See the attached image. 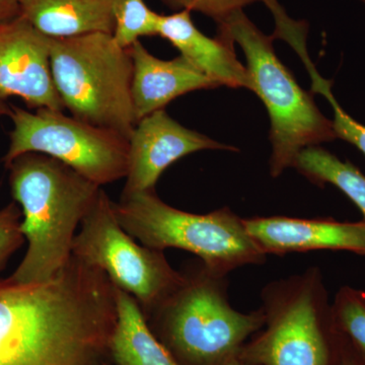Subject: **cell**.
I'll return each instance as SVG.
<instances>
[{
  "label": "cell",
  "mask_w": 365,
  "mask_h": 365,
  "mask_svg": "<svg viewBox=\"0 0 365 365\" xmlns=\"http://www.w3.org/2000/svg\"><path fill=\"white\" fill-rule=\"evenodd\" d=\"M114 287L72 255L52 279L0 281V365H108Z\"/></svg>",
  "instance_id": "6da1fadb"
},
{
  "label": "cell",
  "mask_w": 365,
  "mask_h": 365,
  "mask_svg": "<svg viewBox=\"0 0 365 365\" xmlns=\"http://www.w3.org/2000/svg\"><path fill=\"white\" fill-rule=\"evenodd\" d=\"M21 230L28 242L23 261L9 279L41 283L52 279L72 256L76 228L90 212L102 187L55 158L29 153L7 165Z\"/></svg>",
  "instance_id": "7a4b0ae2"
},
{
  "label": "cell",
  "mask_w": 365,
  "mask_h": 365,
  "mask_svg": "<svg viewBox=\"0 0 365 365\" xmlns=\"http://www.w3.org/2000/svg\"><path fill=\"white\" fill-rule=\"evenodd\" d=\"M148 318L158 339L179 365H227L261 330L263 309L241 313L228 299L227 276L201 262Z\"/></svg>",
  "instance_id": "3957f363"
},
{
  "label": "cell",
  "mask_w": 365,
  "mask_h": 365,
  "mask_svg": "<svg viewBox=\"0 0 365 365\" xmlns=\"http://www.w3.org/2000/svg\"><path fill=\"white\" fill-rule=\"evenodd\" d=\"M220 39L237 44L246 55L252 91L267 109L271 121L272 155L270 174L277 178L302 150L329 143L336 137L333 123L324 116L314 98L274 51V36L259 30L244 11H237L217 23Z\"/></svg>",
  "instance_id": "277c9868"
},
{
  "label": "cell",
  "mask_w": 365,
  "mask_h": 365,
  "mask_svg": "<svg viewBox=\"0 0 365 365\" xmlns=\"http://www.w3.org/2000/svg\"><path fill=\"white\" fill-rule=\"evenodd\" d=\"M263 328L237 355L242 365H335L337 341L318 267L272 281L262 290Z\"/></svg>",
  "instance_id": "5b68a950"
},
{
  "label": "cell",
  "mask_w": 365,
  "mask_h": 365,
  "mask_svg": "<svg viewBox=\"0 0 365 365\" xmlns=\"http://www.w3.org/2000/svg\"><path fill=\"white\" fill-rule=\"evenodd\" d=\"M114 211L120 225L143 246L184 250L220 275L259 265L267 256L247 232L244 218L227 207L195 215L168 205L151 191L121 195Z\"/></svg>",
  "instance_id": "8992f818"
},
{
  "label": "cell",
  "mask_w": 365,
  "mask_h": 365,
  "mask_svg": "<svg viewBox=\"0 0 365 365\" xmlns=\"http://www.w3.org/2000/svg\"><path fill=\"white\" fill-rule=\"evenodd\" d=\"M51 69L64 110L129 140L136 125L129 49L118 45L112 34L51 39Z\"/></svg>",
  "instance_id": "52a82bcc"
},
{
  "label": "cell",
  "mask_w": 365,
  "mask_h": 365,
  "mask_svg": "<svg viewBox=\"0 0 365 365\" xmlns=\"http://www.w3.org/2000/svg\"><path fill=\"white\" fill-rule=\"evenodd\" d=\"M9 117L13 130L2 158L6 168L14 158L36 153L59 160L100 187L126 177L129 140L121 134L67 116L64 111L31 112L11 106Z\"/></svg>",
  "instance_id": "ba28073f"
},
{
  "label": "cell",
  "mask_w": 365,
  "mask_h": 365,
  "mask_svg": "<svg viewBox=\"0 0 365 365\" xmlns=\"http://www.w3.org/2000/svg\"><path fill=\"white\" fill-rule=\"evenodd\" d=\"M72 255L103 271L112 284L132 295L146 318L181 283L163 251L137 242L118 222L104 190L83 218Z\"/></svg>",
  "instance_id": "9c48e42d"
},
{
  "label": "cell",
  "mask_w": 365,
  "mask_h": 365,
  "mask_svg": "<svg viewBox=\"0 0 365 365\" xmlns=\"http://www.w3.org/2000/svg\"><path fill=\"white\" fill-rule=\"evenodd\" d=\"M64 111L51 69V39L21 16L0 25V100Z\"/></svg>",
  "instance_id": "30bf717a"
},
{
  "label": "cell",
  "mask_w": 365,
  "mask_h": 365,
  "mask_svg": "<svg viewBox=\"0 0 365 365\" xmlns=\"http://www.w3.org/2000/svg\"><path fill=\"white\" fill-rule=\"evenodd\" d=\"M204 150L235 148L186 128L165 110L148 115L137 122L129 138L128 170L122 195L155 191L170 165Z\"/></svg>",
  "instance_id": "8fae6325"
},
{
  "label": "cell",
  "mask_w": 365,
  "mask_h": 365,
  "mask_svg": "<svg viewBox=\"0 0 365 365\" xmlns=\"http://www.w3.org/2000/svg\"><path fill=\"white\" fill-rule=\"evenodd\" d=\"M244 225L266 255L332 250L365 256V220L342 222L329 218L259 216L244 218Z\"/></svg>",
  "instance_id": "7c38bea8"
},
{
  "label": "cell",
  "mask_w": 365,
  "mask_h": 365,
  "mask_svg": "<svg viewBox=\"0 0 365 365\" xmlns=\"http://www.w3.org/2000/svg\"><path fill=\"white\" fill-rule=\"evenodd\" d=\"M129 51L133 62L131 96L136 123L153 113L165 110L172 101L185 93L218 88L181 55L172 60L158 58L140 41L134 43Z\"/></svg>",
  "instance_id": "4fadbf2b"
},
{
  "label": "cell",
  "mask_w": 365,
  "mask_h": 365,
  "mask_svg": "<svg viewBox=\"0 0 365 365\" xmlns=\"http://www.w3.org/2000/svg\"><path fill=\"white\" fill-rule=\"evenodd\" d=\"M158 36L169 41L181 56L218 86L252 90L248 69L237 60L234 45L204 35L192 21L191 11L160 14Z\"/></svg>",
  "instance_id": "5bb4252c"
},
{
  "label": "cell",
  "mask_w": 365,
  "mask_h": 365,
  "mask_svg": "<svg viewBox=\"0 0 365 365\" xmlns=\"http://www.w3.org/2000/svg\"><path fill=\"white\" fill-rule=\"evenodd\" d=\"M19 16L50 39L114 30L113 0H20Z\"/></svg>",
  "instance_id": "9a60e30c"
},
{
  "label": "cell",
  "mask_w": 365,
  "mask_h": 365,
  "mask_svg": "<svg viewBox=\"0 0 365 365\" xmlns=\"http://www.w3.org/2000/svg\"><path fill=\"white\" fill-rule=\"evenodd\" d=\"M114 287L117 321L110 342L115 365H179L151 330L132 295Z\"/></svg>",
  "instance_id": "2e32d148"
},
{
  "label": "cell",
  "mask_w": 365,
  "mask_h": 365,
  "mask_svg": "<svg viewBox=\"0 0 365 365\" xmlns=\"http://www.w3.org/2000/svg\"><path fill=\"white\" fill-rule=\"evenodd\" d=\"M292 168L314 184H331L339 189L361 211L365 220V176L353 163L343 162L318 145L300 151Z\"/></svg>",
  "instance_id": "e0dca14e"
},
{
  "label": "cell",
  "mask_w": 365,
  "mask_h": 365,
  "mask_svg": "<svg viewBox=\"0 0 365 365\" xmlns=\"http://www.w3.org/2000/svg\"><path fill=\"white\" fill-rule=\"evenodd\" d=\"M336 335L365 364V292L342 287L331 304Z\"/></svg>",
  "instance_id": "ac0fdd59"
},
{
  "label": "cell",
  "mask_w": 365,
  "mask_h": 365,
  "mask_svg": "<svg viewBox=\"0 0 365 365\" xmlns=\"http://www.w3.org/2000/svg\"><path fill=\"white\" fill-rule=\"evenodd\" d=\"M160 16L144 0H113V38L118 45L129 49L141 37L158 36Z\"/></svg>",
  "instance_id": "d6986e66"
},
{
  "label": "cell",
  "mask_w": 365,
  "mask_h": 365,
  "mask_svg": "<svg viewBox=\"0 0 365 365\" xmlns=\"http://www.w3.org/2000/svg\"><path fill=\"white\" fill-rule=\"evenodd\" d=\"M302 60L304 66H306L309 76H311L312 83H313V91L324 96V98L329 101L331 107H332L334 111L332 123L336 137L351 143L352 145L359 148L365 155L364 125L360 124L356 120L353 119L351 116H349L342 109L339 103L334 97L332 90H331L332 88V83L322 78L321 74L317 71L309 55L302 56Z\"/></svg>",
  "instance_id": "ffe728a7"
},
{
  "label": "cell",
  "mask_w": 365,
  "mask_h": 365,
  "mask_svg": "<svg viewBox=\"0 0 365 365\" xmlns=\"http://www.w3.org/2000/svg\"><path fill=\"white\" fill-rule=\"evenodd\" d=\"M168 6L179 11H197L220 23L230 14L237 11H244V7L261 1L272 9L279 4L278 0H163Z\"/></svg>",
  "instance_id": "44dd1931"
},
{
  "label": "cell",
  "mask_w": 365,
  "mask_h": 365,
  "mask_svg": "<svg viewBox=\"0 0 365 365\" xmlns=\"http://www.w3.org/2000/svg\"><path fill=\"white\" fill-rule=\"evenodd\" d=\"M21 223V210L18 203L0 209V271L26 241Z\"/></svg>",
  "instance_id": "7402d4cb"
},
{
  "label": "cell",
  "mask_w": 365,
  "mask_h": 365,
  "mask_svg": "<svg viewBox=\"0 0 365 365\" xmlns=\"http://www.w3.org/2000/svg\"><path fill=\"white\" fill-rule=\"evenodd\" d=\"M336 341H337V360L335 365H365L364 362L337 335H336Z\"/></svg>",
  "instance_id": "603a6c76"
},
{
  "label": "cell",
  "mask_w": 365,
  "mask_h": 365,
  "mask_svg": "<svg viewBox=\"0 0 365 365\" xmlns=\"http://www.w3.org/2000/svg\"><path fill=\"white\" fill-rule=\"evenodd\" d=\"M20 14V0H0V25Z\"/></svg>",
  "instance_id": "cb8c5ba5"
},
{
  "label": "cell",
  "mask_w": 365,
  "mask_h": 365,
  "mask_svg": "<svg viewBox=\"0 0 365 365\" xmlns=\"http://www.w3.org/2000/svg\"><path fill=\"white\" fill-rule=\"evenodd\" d=\"M11 110V106L7 104L6 101L0 100V118L9 116Z\"/></svg>",
  "instance_id": "d4e9b609"
},
{
  "label": "cell",
  "mask_w": 365,
  "mask_h": 365,
  "mask_svg": "<svg viewBox=\"0 0 365 365\" xmlns=\"http://www.w3.org/2000/svg\"><path fill=\"white\" fill-rule=\"evenodd\" d=\"M227 365H242L241 362L239 361L237 359H234L232 361H230V364Z\"/></svg>",
  "instance_id": "484cf974"
},
{
  "label": "cell",
  "mask_w": 365,
  "mask_h": 365,
  "mask_svg": "<svg viewBox=\"0 0 365 365\" xmlns=\"http://www.w3.org/2000/svg\"><path fill=\"white\" fill-rule=\"evenodd\" d=\"M360 1L364 2V4H365V0H360Z\"/></svg>",
  "instance_id": "4316f807"
}]
</instances>
